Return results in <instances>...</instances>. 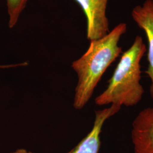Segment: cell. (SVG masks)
<instances>
[{
	"mask_svg": "<svg viewBox=\"0 0 153 153\" xmlns=\"http://www.w3.org/2000/svg\"><path fill=\"white\" fill-rule=\"evenodd\" d=\"M146 51L142 37L137 36L131 47L122 54L106 89L95 99V104L129 107L141 102L145 93L141 83V61Z\"/></svg>",
	"mask_w": 153,
	"mask_h": 153,
	"instance_id": "obj_2",
	"label": "cell"
},
{
	"mask_svg": "<svg viewBox=\"0 0 153 153\" xmlns=\"http://www.w3.org/2000/svg\"><path fill=\"white\" fill-rule=\"evenodd\" d=\"M10 153H35L33 152H31V151H28L26 149H17L16 150L13 152Z\"/></svg>",
	"mask_w": 153,
	"mask_h": 153,
	"instance_id": "obj_8",
	"label": "cell"
},
{
	"mask_svg": "<svg viewBox=\"0 0 153 153\" xmlns=\"http://www.w3.org/2000/svg\"><path fill=\"white\" fill-rule=\"evenodd\" d=\"M121 107L111 105L95 111V120L90 131L75 148L66 153H99L100 148V134L104 123L120 110Z\"/></svg>",
	"mask_w": 153,
	"mask_h": 153,
	"instance_id": "obj_6",
	"label": "cell"
},
{
	"mask_svg": "<svg viewBox=\"0 0 153 153\" xmlns=\"http://www.w3.org/2000/svg\"><path fill=\"white\" fill-rule=\"evenodd\" d=\"M9 16V27L13 28L18 23L29 0H6Z\"/></svg>",
	"mask_w": 153,
	"mask_h": 153,
	"instance_id": "obj_7",
	"label": "cell"
},
{
	"mask_svg": "<svg viewBox=\"0 0 153 153\" xmlns=\"http://www.w3.org/2000/svg\"><path fill=\"white\" fill-rule=\"evenodd\" d=\"M131 16L148 39V67L145 73L151 81L150 94L153 99V0H146L142 5L134 7Z\"/></svg>",
	"mask_w": 153,
	"mask_h": 153,
	"instance_id": "obj_5",
	"label": "cell"
},
{
	"mask_svg": "<svg viewBox=\"0 0 153 153\" xmlns=\"http://www.w3.org/2000/svg\"><path fill=\"white\" fill-rule=\"evenodd\" d=\"M11 65H0V69L1 68H10Z\"/></svg>",
	"mask_w": 153,
	"mask_h": 153,
	"instance_id": "obj_9",
	"label": "cell"
},
{
	"mask_svg": "<svg viewBox=\"0 0 153 153\" xmlns=\"http://www.w3.org/2000/svg\"><path fill=\"white\" fill-rule=\"evenodd\" d=\"M81 7L87 20V38L90 41L101 38L109 33L106 16L108 0H75Z\"/></svg>",
	"mask_w": 153,
	"mask_h": 153,
	"instance_id": "obj_3",
	"label": "cell"
},
{
	"mask_svg": "<svg viewBox=\"0 0 153 153\" xmlns=\"http://www.w3.org/2000/svg\"><path fill=\"white\" fill-rule=\"evenodd\" d=\"M126 30V24L120 23L105 36L91 40L86 52L72 63L78 76L73 102L75 109H82L87 104L105 71L122 53L119 43Z\"/></svg>",
	"mask_w": 153,
	"mask_h": 153,
	"instance_id": "obj_1",
	"label": "cell"
},
{
	"mask_svg": "<svg viewBox=\"0 0 153 153\" xmlns=\"http://www.w3.org/2000/svg\"><path fill=\"white\" fill-rule=\"evenodd\" d=\"M134 153H153V107L141 110L132 123Z\"/></svg>",
	"mask_w": 153,
	"mask_h": 153,
	"instance_id": "obj_4",
	"label": "cell"
}]
</instances>
